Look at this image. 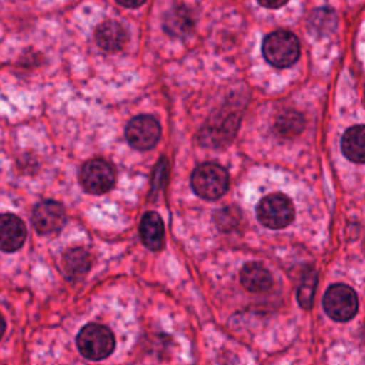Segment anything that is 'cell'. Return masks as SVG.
<instances>
[{"label":"cell","mask_w":365,"mask_h":365,"mask_svg":"<svg viewBox=\"0 0 365 365\" xmlns=\"http://www.w3.org/2000/svg\"><path fill=\"white\" fill-rule=\"evenodd\" d=\"M261 6L268 7V9H278L281 6H284L288 0H257Z\"/></svg>","instance_id":"obj_17"},{"label":"cell","mask_w":365,"mask_h":365,"mask_svg":"<svg viewBox=\"0 0 365 365\" xmlns=\"http://www.w3.org/2000/svg\"><path fill=\"white\" fill-rule=\"evenodd\" d=\"M128 40V34L125 29L114 21V20H106L103 21L97 30H96V41L97 44L110 53L120 51Z\"/></svg>","instance_id":"obj_10"},{"label":"cell","mask_w":365,"mask_h":365,"mask_svg":"<svg viewBox=\"0 0 365 365\" xmlns=\"http://www.w3.org/2000/svg\"><path fill=\"white\" fill-rule=\"evenodd\" d=\"M140 237L144 245L153 251H158L164 245V224L161 217L148 211L140 221Z\"/></svg>","instance_id":"obj_11"},{"label":"cell","mask_w":365,"mask_h":365,"mask_svg":"<svg viewBox=\"0 0 365 365\" xmlns=\"http://www.w3.org/2000/svg\"><path fill=\"white\" fill-rule=\"evenodd\" d=\"M27 230L24 222L14 214L0 215V251H17L26 241Z\"/></svg>","instance_id":"obj_9"},{"label":"cell","mask_w":365,"mask_h":365,"mask_svg":"<svg viewBox=\"0 0 365 365\" xmlns=\"http://www.w3.org/2000/svg\"><path fill=\"white\" fill-rule=\"evenodd\" d=\"M4 331H6V321H4V318H3V315L0 312V339H1L3 334H4Z\"/></svg>","instance_id":"obj_19"},{"label":"cell","mask_w":365,"mask_h":365,"mask_svg":"<svg viewBox=\"0 0 365 365\" xmlns=\"http://www.w3.org/2000/svg\"><path fill=\"white\" fill-rule=\"evenodd\" d=\"M77 346L86 358L100 361L114 351L115 339L107 327L101 324H88L78 332Z\"/></svg>","instance_id":"obj_3"},{"label":"cell","mask_w":365,"mask_h":365,"mask_svg":"<svg viewBox=\"0 0 365 365\" xmlns=\"http://www.w3.org/2000/svg\"><path fill=\"white\" fill-rule=\"evenodd\" d=\"M161 135V127L153 115H137L134 117L127 128L125 137L131 147L137 150L153 148Z\"/></svg>","instance_id":"obj_7"},{"label":"cell","mask_w":365,"mask_h":365,"mask_svg":"<svg viewBox=\"0 0 365 365\" xmlns=\"http://www.w3.org/2000/svg\"><path fill=\"white\" fill-rule=\"evenodd\" d=\"M277 131L284 137H294L301 133L304 128V118L299 113L289 110L284 111L278 118L275 124Z\"/></svg>","instance_id":"obj_15"},{"label":"cell","mask_w":365,"mask_h":365,"mask_svg":"<svg viewBox=\"0 0 365 365\" xmlns=\"http://www.w3.org/2000/svg\"><path fill=\"white\" fill-rule=\"evenodd\" d=\"M230 178L224 167L215 163L198 165L191 175V187L197 195L205 200L220 198L228 188Z\"/></svg>","instance_id":"obj_2"},{"label":"cell","mask_w":365,"mask_h":365,"mask_svg":"<svg viewBox=\"0 0 365 365\" xmlns=\"http://www.w3.org/2000/svg\"><path fill=\"white\" fill-rule=\"evenodd\" d=\"M121 6H125V7H138L141 6L145 0H117Z\"/></svg>","instance_id":"obj_18"},{"label":"cell","mask_w":365,"mask_h":365,"mask_svg":"<svg viewBox=\"0 0 365 365\" xmlns=\"http://www.w3.org/2000/svg\"><path fill=\"white\" fill-rule=\"evenodd\" d=\"M258 221L272 230L287 227L294 220V205L288 197L279 192L264 197L257 205Z\"/></svg>","instance_id":"obj_4"},{"label":"cell","mask_w":365,"mask_h":365,"mask_svg":"<svg viewBox=\"0 0 365 365\" xmlns=\"http://www.w3.org/2000/svg\"><path fill=\"white\" fill-rule=\"evenodd\" d=\"M240 279L242 287L251 292H264L272 285V277L269 271L259 262L245 264L241 269Z\"/></svg>","instance_id":"obj_12"},{"label":"cell","mask_w":365,"mask_h":365,"mask_svg":"<svg viewBox=\"0 0 365 365\" xmlns=\"http://www.w3.org/2000/svg\"><path fill=\"white\" fill-rule=\"evenodd\" d=\"M262 54L274 67H289L299 57V41L297 36L288 30H275L265 36Z\"/></svg>","instance_id":"obj_1"},{"label":"cell","mask_w":365,"mask_h":365,"mask_svg":"<svg viewBox=\"0 0 365 365\" xmlns=\"http://www.w3.org/2000/svg\"><path fill=\"white\" fill-rule=\"evenodd\" d=\"M315 284H317V275L315 272H309L304 275V279L297 291L298 294V301L304 308H309L312 304V295H314V289H315Z\"/></svg>","instance_id":"obj_16"},{"label":"cell","mask_w":365,"mask_h":365,"mask_svg":"<svg viewBox=\"0 0 365 365\" xmlns=\"http://www.w3.org/2000/svg\"><path fill=\"white\" fill-rule=\"evenodd\" d=\"M344 155L358 164L365 163V125H354L345 131L341 141Z\"/></svg>","instance_id":"obj_13"},{"label":"cell","mask_w":365,"mask_h":365,"mask_svg":"<svg viewBox=\"0 0 365 365\" xmlns=\"http://www.w3.org/2000/svg\"><path fill=\"white\" fill-rule=\"evenodd\" d=\"M31 221L37 232L50 235L58 232L63 228L66 222V212L60 202L46 200L34 207Z\"/></svg>","instance_id":"obj_8"},{"label":"cell","mask_w":365,"mask_h":365,"mask_svg":"<svg viewBox=\"0 0 365 365\" xmlns=\"http://www.w3.org/2000/svg\"><path fill=\"white\" fill-rule=\"evenodd\" d=\"M324 308L332 319L349 321L358 311L356 294L345 284H334L324 295Z\"/></svg>","instance_id":"obj_5"},{"label":"cell","mask_w":365,"mask_h":365,"mask_svg":"<svg viewBox=\"0 0 365 365\" xmlns=\"http://www.w3.org/2000/svg\"><path fill=\"white\" fill-rule=\"evenodd\" d=\"M115 181V173L110 163L101 158H93L83 164L80 182L90 194H103L108 191Z\"/></svg>","instance_id":"obj_6"},{"label":"cell","mask_w":365,"mask_h":365,"mask_svg":"<svg viewBox=\"0 0 365 365\" xmlns=\"http://www.w3.org/2000/svg\"><path fill=\"white\" fill-rule=\"evenodd\" d=\"M63 264L67 274L73 277H78L86 274L91 267V257L83 248H73L64 254Z\"/></svg>","instance_id":"obj_14"}]
</instances>
